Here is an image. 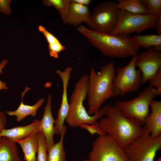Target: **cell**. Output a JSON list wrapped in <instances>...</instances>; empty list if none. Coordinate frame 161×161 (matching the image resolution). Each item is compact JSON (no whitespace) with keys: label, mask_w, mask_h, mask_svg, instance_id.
Listing matches in <instances>:
<instances>
[{"label":"cell","mask_w":161,"mask_h":161,"mask_svg":"<svg viewBox=\"0 0 161 161\" xmlns=\"http://www.w3.org/2000/svg\"><path fill=\"white\" fill-rule=\"evenodd\" d=\"M88 156L89 161H128L123 149L107 134L96 138Z\"/></svg>","instance_id":"cell-10"},{"label":"cell","mask_w":161,"mask_h":161,"mask_svg":"<svg viewBox=\"0 0 161 161\" xmlns=\"http://www.w3.org/2000/svg\"><path fill=\"white\" fill-rule=\"evenodd\" d=\"M115 70L112 61L102 66L97 72L94 68H91L87 96L89 115L97 112L106 101L113 97Z\"/></svg>","instance_id":"cell-3"},{"label":"cell","mask_w":161,"mask_h":161,"mask_svg":"<svg viewBox=\"0 0 161 161\" xmlns=\"http://www.w3.org/2000/svg\"><path fill=\"white\" fill-rule=\"evenodd\" d=\"M73 1L84 6H87L92 2L91 0H72Z\"/></svg>","instance_id":"cell-34"},{"label":"cell","mask_w":161,"mask_h":161,"mask_svg":"<svg viewBox=\"0 0 161 161\" xmlns=\"http://www.w3.org/2000/svg\"><path fill=\"white\" fill-rule=\"evenodd\" d=\"M73 70L69 66L65 69L64 71L57 69L56 71L61 79L63 83V93L61 104L58 111V117L55 119V134H61L64 122L67 116L69 108L67 98V88L70 75Z\"/></svg>","instance_id":"cell-12"},{"label":"cell","mask_w":161,"mask_h":161,"mask_svg":"<svg viewBox=\"0 0 161 161\" xmlns=\"http://www.w3.org/2000/svg\"><path fill=\"white\" fill-rule=\"evenodd\" d=\"M71 4L67 14L63 20L65 24L77 27L83 22L88 23L91 13L88 7L70 0Z\"/></svg>","instance_id":"cell-14"},{"label":"cell","mask_w":161,"mask_h":161,"mask_svg":"<svg viewBox=\"0 0 161 161\" xmlns=\"http://www.w3.org/2000/svg\"><path fill=\"white\" fill-rule=\"evenodd\" d=\"M136 66L142 72V84H144L161 68V51L151 47L137 54Z\"/></svg>","instance_id":"cell-11"},{"label":"cell","mask_w":161,"mask_h":161,"mask_svg":"<svg viewBox=\"0 0 161 161\" xmlns=\"http://www.w3.org/2000/svg\"><path fill=\"white\" fill-rule=\"evenodd\" d=\"M150 106L151 111L143 127L151 137H155L161 134V101L153 100Z\"/></svg>","instance_id":"cell-15"},{"label":"cell","mask_w":161,"mask_h":161,"mask_svg":"<svg viewBox=\"0 0 161 161\" xmlns=\"http://www.w3.org/2000/svg\"><path fill=\"white\" fill-rule=\"evenodd\" d=\"M42 2L44 5L52 6L58 10L62 20L66 16L71 4L70 0H43Z\"/></svg>","instance_id":"cell-23"},{"label":"cell","mask_w":161,"mask_h":161,"mask_svg":"<svg viewBox=\"0 0 161 161\" xmlns=\"http://www.w3.org/2000/svg\"><path fill=\"white\" fill-rule=\"evenodd\" d=\"M38 148L36 157L37 161H47V149L46 142L43 133L41 131L37 133Z\"/></svg>","instance_id":"cell-24"},{"label":"cell","mask_w":161,"mask_h":161,"mask_svg":"<svg viewBox=\"0 0 161 161\" xmlns=\"http://www.w3.org/2000/svg\"><path fill=\"white\" fill-rule=\"evenodd\" d=\"M156 90L154 88L147 87L137 97L130 100L117 101L115 106L124 116L144 125L149 114L150 103L157 96Z\"/></svg>","instance_id":"cell-7"},{"label":"cell","mask_w":161,"mask_h":161,"mask_svg":"<svg viewBox=\"0 0 161 161\" xmlns=\"http://www.w3.org/2000/svg\"><path fill=\"white\" fill-rule=\"evenodd\" d=\"M11 0H0V12L7 15L11 13L12 9L10 4Z\"/></svg>","instance_id":"cell-30"},{"label":"cell","mask_w":161,"mask_h":161,"mask_svg":"<svg viewBox=\"0 0 161 161\" xmlns=\"http://www.w3.org/2000/svg\"><path fill=\"white\" fill-rule=\"evenodd\" d=\"M37 132L32 133L24 140L16 142L21 147L24 153V160L26 161H37L36 154L38 148Z\"/></svg>","instance_id":"cell-18"},{"label":"cell","mask_w":161,"mask_h":161,"mask_svg":"<svg viewBox=\"0 0 161 161\" xmlns=\"http://www.w3.org/2000/svg\"><path fill=\"white\" fill-rule=\"evenodd\" d=\"M88 79V75H82L75 84L70 96L69 109L65 120L70 127H77L82 124H92L97 122L104 115L101 109L91 116L83 106V102L87 96Z\"/></svg>","instance_id":"cell-4"},{"label":"cell","mask_w":161,"mask_h":161,"mask_svg":"<svg viewBox=\"0 0 161 161\" xmlns=\"http://www.w3.org/2000/svg\"><path fill=\"white\" fill-rule=\"evenodd\" d=\"M7 123L6 115L2 111H0V133L4 129Z\"/></svg>","instance_id":"cell-32"},{"label":"cell","mask_w":161,"mask_h":161,"mask_svg":"<svg viewBox=\"0 0 161 161\" xmlns=\"http://www.w3.org/2000/svg\"><path fill=\"white\" fill-rule=\"evenodd\" d=\"M52 96H48L47 102L44 108L43 117L40 120V131L43 133L46 142L47 151L55 143L53 136L55 134V119L52 116L51 111V103Z\"/></svg>","instance_id":"cell-13"},{"label":"cell","mask_w":161,"mask_h":161,"mask_svg":"<svg viewBox=\"0 0 161 161\" xmlns=\"http://www.w3.org/2000/svg\"><path fill=\"white\" fill-rule=\"evenodd\" d=\"M79 127L82 129H86L92 135L97 134L99 136H102L106 134L102 129L98 122L92 125L82 124L80 125Z\"/></svg>","instance_id":"cell-27"},{"label":"cell","mask_w":161,"mask_h":161,"mask_svg":"<svg viewBox=\"0 0 161 161\" xmlns=\"http://www.w3.org/2000/svg\"><path fill=\"white\" fill-rule=\"evenodd\" d=\"M155 28L157 35H161V16H160L157 20Z\"/></svg>","instance_id":"cell-33"},{"label":"cell","mask_w":161,"mask_h":161,"mask_svg":"<svg viewBox=\"0 0 161 161\" xmlns=\"http://www.w3.org/2000/svg\"><path fill=\"white\" fill-rule=\"evenodd\" d=\"M66 49V47L62 45L60 41L53 44L48 45L49 55L57 59L58 58L59 53Z\"/></svg>","instance_id":"cell-28"},{"label":"cell","mask_w":161,"mask_h":161,"mask_svg":"<svg viewBox=\"0 0 161 161\" xmlns=\"http://www.w3.org/2000/svg\"><path fill=\"white\" fill-rule=\"evenodd\" d=\"M67 127L64 125L63 127L59 141L54 143L47 151V161H66V153L64 149V139Z\"/></svg>","instance_id":"cell-21"},{"label":"cell","mask_w":161,"mask_h":161,"mask_svg":"<svg viewBox=\"0 0 161 161\" xmlns=\"http://www.w3.org/2000/svg\"><path fill=\"white\" fill-rule=\"evenodd\" d=\"M101 109L106 116L98 122L101 129L123 149L143 133L140 123L124 116L115 106L109 104Z\"/></svg>","instance_id":"cell-1"},{"label":"cell","mask_w":161,"mask_h":161,"mask_svg":"<svg viewBox=\"0 0 161 161\" xmlns=\"http://www.w3.org/2000/svg\"><path fill=\"white\" fill-rule=\"evenodd\" d=\"M39 31L42 32L45 37L48 45H52L59 42L60 41L54 35L50 33L43 26L38 27Z\"/></svg>","instance_id":"cell-29"},{"label":"cell","mask_w":161,"mask_h":161,"mask_svg":"<svg viewBox=\"0 0 161 161\" xmlns=\"http://www.w3.org/2000/svg\"><path fill=\"white\" fill-rule=\"evenodd\" d=\"M150 87L157 88L156 90L157 95H161V68L149 79Z\"/></svg>","instance_id":"cell-26"},{"label":"cell","mask_w":161,"mask_h":161,"mask_svg":"<svg viewBox=\"0 0 161 161\" xmlns=\"http://www.w3.org/2000/svg\"><path fill=\"white\" fill-rule=\"evenodd\" d=\"M80 161H89V159H85Z\"/></svg>","instance_id":"cell-36"},{"label":"cell","mask_w":161,"mask_h":161,"mask_svg":"<svg viewBox=\"0 0 161 161\" xmlns=\"http://www.w3.org/2000/svg\"><path fill=\"white\" fill-rule=\"evenodd\" d=\"M137 54L133 56L126 66L116 69L113 97H122L127 93L137 92L142 85V72L140 69H136Z\"/></svg>","instance_id":"cell-8"},{"label":"cell","mask_w":161,"mask_h":161,"mask_svg":"<svg viewBox=\"0 0 161 161\" xmlns=\"http://www.w3.org/2000/svg\"><path fill=\"white\" fill-rule=\"evenodd\" d=\"M1 138H2V137H0V142H1Z\"/></svg>","instance_id":"cell-37"},{"label":"cell","mask_w":161,"mask_h":161,"mask_svg":"<svg viewBox=\"0 0 161 161\" xmlns=\"http://www.w3.org/2000/svg\"><path fill=\"white\" fill-rule=\"evenodd\" d=\"M159 16L151 14L141 15L119 10L118 20L112 34L129 35L139 34L148 29L155 28Z\"/></svg>","instance_id":"cell-9"},{"label":"cell","mask_w":161,"mask_h":161,"mask_svg":"<svg viewBox=\"0 0 161 161\" xmlns=\"http://www.w3.org/2000/svg\"><path fill=\"white\" fill-rule=\"evenodd\" d=\"M116 5L114 1H107L95 6L87 23L90 30L100 33L112 34L118 20Z\"/></svg>","instance_id":"cell-5"},{"label":"cell","mask_w":161,"mask_h":161,"mask_svg":"<svg viewBox=\"0 0 161 161\" xmlns=\"http://www.w3.org/2000/svg\"><path fill=\"white\" fill-rule=\"evenodd\" d=\"M137 45L140 47L148 49L161 46V35L154 34L134 35L132 36Z\"/></svg>","instance_id":"cell-22"},{"label":"cell","mask_w":161,"mask_h":161,"mask_svg":"<svg viewBox=\"0 0 161 161\" xmlns=\"http://www.w3.org/2000/svg\"><path fill=\"white\" fill-rule=\"evenodd\" d=\"M16 142L2 137L0 143V161H22L18 152Z\"/></svg>","instance_id":"cell-19"},{"label":"cell","mask_w":161,"mask_h":161,"mask_svg":"<svg viewBox=\"0 0 161 161\" xmlns=\"http://www.w3.org/2000/svg\"><path fill=\"white\" fill-rule=\"evenodd\" d=\"M40 125V121L35 119L28 125L8 129L4 128L0 133V137L8 138L15 142L23 140L32 133L39 131Z\"/></svg>","instance_id":"cell-16"},{"label":"cell","mask_w":161,"mask_h":161,"mask_svg":"<svg viewBox=\"0 0 161 161\" xmlns=\"http://www.w3.org/2000/svg\"><path fill=\"white\" fill-rule=\"evenodd\" d=\"M78 30L94 47L107 57L122 58L133 56L139 50L140 48L129 35L99 33L82 25L79 26Z\"/></svg>","instance_id":"cell-2"},{"label":"cell","mask_w":161,"mask_h":161,"mask_svg":"<svg viewBox=\"0 0 161 161\" xmlns=\"http://www.w3.org/2000/svg\"><path fill=\"white\" fill-rule=\"evenodd\" d=\"M154 161H161V158L159 157L156 160H154Z\"/></svg>","instance_id":"cell-35"},{"label":"cell","mask_w":161,"mask_h":161,"mask_svg":"<svg viewBox=\"0 0 161 161\" xmlns=\"http://www.w3.org/2000/svg\"><path fill=\"white\" fill-rule=\"evenodd\" d=\"M143 128V133L123 148L128 161H154L161 148V134L152 137Z\"/></svg>","instance_id":"cell-6"},{"label":"cell","mask_w":161,"mask_h":161,"mask_svg":"<svg viewBox=\"0 0 161 161\" xmlns=\"http://www.w3.org/2000/svg\"><path fill=\"white\" fill-rule=\"evenodd\" d=\"M8 62V60L7 59H5L3 60L0 63V74L3 73L2 69H4ZM8 89V87L6 86V83L0 80V91L1 90H7Z\"/></svg>","instance_id":"cell-31"},{"label":"cell","mask_w":161,"mask_h":161,"mask_svg":"<svg viewBox=\"0 0 161 161\" xmlns=\"http://www.w3.org/2000/svg\"><path fill=\"white\" fill-rule=\"evenodd\" d=\"M142 1L151 14L161 16V0H142Z\"/></svg>","instance_id":"cell-25"},{"label":"cell","mask_w":161,"mask_h":161,"mask_svg":"<svg viewBox=\"0 0 161 161\" xmlns=\"http://www.w3.org/2000/svg\"><path fill=\"white\" fill-rule=\"evenodd\" d=\"M31 89L25 86L24 91L21 93V100L18 108L15 111H7L5 112V113L10 116H16V120L18 122L21 121L27 116L31 115L33 117L35 116L38 109L42 105L44 99L42 98L38 100L37 103L32 106L24 104L23 102L24 96L26 92Z\"/></svg>","instance_id":"cell-17"},{"label":"cell","mask_w":161,"mask_h":161,"mask_svg":"<svg viewBox=\"0 0 161 161\" xmlns=\"http://www.w3.org/2000/svg\"><path fill=\"white\" fill-rule=\"evenodd\" d=\"M116 7L119 10L141 15L151 14L142 0H117ZM152 15V14H151Z\"/></svg>","instance_id":"cell-20"}]
</instances>
